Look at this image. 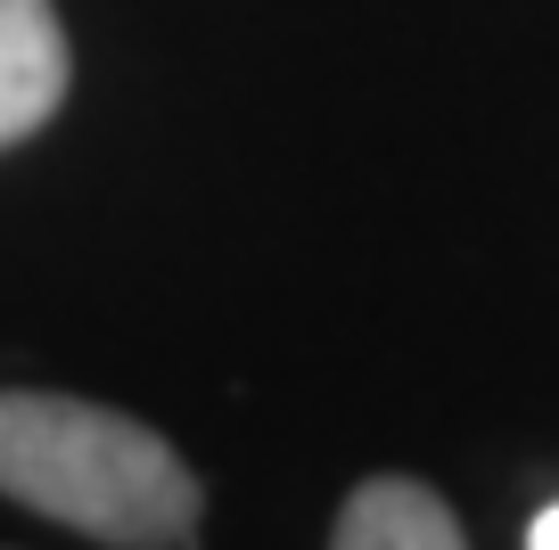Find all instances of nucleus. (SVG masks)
Segmentation results:
<instances>
[{
  "label": "nucleus",
  "mask_w": 559,
  "mask_h": 550,
  "mask_svg": "<svg viewBox=\"0 0 559 550\" xmlns=\"http://www.w3.org/2000/svg\"><path fill=\"white\" fill-rule=\"evenodd\" d=\"M0 493L116 550H198L206 517L190 461L157 428L41 386L0 395Z\"/></svg>",
  "instance_id": "obj_1"
},
{
  "label": "nucleus",
  "mask_w": 559,
  "mask_h": 550,
  "mask_svg": "<svg viewBox=\"0 0 559 550\" xmlns=\"http://www.w3.org/2000/svg\"><path fill=\"white\" fill-rule=\"evenodd\" d=\"M67 99V34L50 0H0V148L34 140Z\"/></svg>",
  "instance_id": "obj_2"
},
{
  "label": "nucleus",
  "mask_w": 559,
  "mask_h": 550,
  "mask_svg": "<svg viewBox=\"0 0 559 550\" xmlns=\"http://www.w3.org/2000/svg\"><path fill=\"white\" fill-rule=\"evenodd\" d=\"M330 550H469V534H461L453 501L428 493L419 477H370L346 493Z\"/></svg>",
  "instance_id": "obj_3"
},
{
  "label": "nucleus",
  "mask_w": 559,
  "mask_h": 550,
  "mask_svg": "<svg viewBox=\"0 0 559 550\" xmlns=\"http://www.w3.org/2000/svg\"><path fill=\"white\" fill-rule=\"evenodd\" d=\"M526 550H559V501L535 517V526H526Z\"/></svg>",
  "instance_id": "obj_4"
}]
</instances>
